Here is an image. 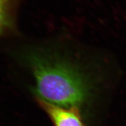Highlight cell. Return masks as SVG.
Here are the masks:
<instances>
[{"mask_svg":"<svg viewBox=\"0 0 126 126\" xmlns=\"http://www.w3.org/2000/svg\"><path fill=\"white\" fill-rule=\"evenodd\" d=\"M99 49L67 37L45 45L26 46L18 54L33 73L39 99L62 107L80 108L90 93L85 67Z\"/></svg>","mask_w":126,"mask_h":126,"instance_id":"1","label":"cell"},{"mask_svg":"<svg viewBox=\"0 0 126 126\" xmlns=\"http://www.w3.org/2000/svg\"><path fill=\"white\" fill-rule=\"evenodd\" d=\"M21 0H0V39L15 32Z\"/></svg>","mask_w":126,"mask_h":126,"instance_id":"3","label":"cell"},{"mask_svg":"<svg viewBox=\"0 0 126 126\" xmlns=\"http://www.w3.org/2000/svg\"><path fill=\"white\" fill-rule=\"evenodd\" d=\"M38 100L54 126H86L80 108L62 107L39 99Z\"/></svg>","mask_w":126,"mask_h":126,"instance_id":"2","label":"cell"}]
</instances>
